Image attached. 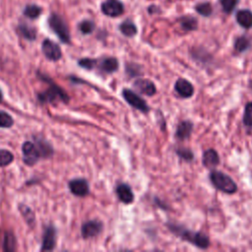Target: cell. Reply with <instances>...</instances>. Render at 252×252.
<instances>
[{
    "mask_svg": "<svg viewBox=\"0 0 252 252\" xmlns=\"http://www.w3.org/2000/svg\"><path fill=\"white\" fill-rule=\"evenodd\" d=\"M167 226L175 235H177L178 237L182 238L183 240L188 241L191 244H193L201 249H206L210 246L209 237L202 232L192 231V230H189L186 227H183L178 224L168 223Z\"/></svg>",
    "mask_w": 252,
    "mask_h": 252,
    "instance_id": "6da1fadb",
    "label": "cell"
},
{
    "mask_svg": "<svg viewBox=\"0 0 252 252\" xmlns=\"http://www.w3.org/2000/svg\"><path fill=\"white\" fill-rule=\"evenodd\" d=\"M210 179H211L212 184L217 189H219L224 193L233 194L237 190V185L235 184L233 179L221 171L213 170L210 173Z\"/></svg>",
    "mask_w": 252,
    "mask_h": 252,
    "instance_id": "7a4b0ae2",
    "label": "cell"
},
{
    "mask_svg": "<svg viewBox=\"0 0 252 252\" xmlns=\"http://www.w3.org/2000/svg\"><path fill=\"white\" fill-rule=\"evenodd\" d=\"M48 25L50 27V29L57 34V36L60 38L61 41L65 42V43H69L70 42V33H69V30L68 27L65 23V21L63 20V18L61 16H59L58 14H51L50 17L48 18Z\"/></svg>",
    "mask_w": 252,
    "mask_h": 252,
    "instance_id": "3957f363",
    "label": "cell"
},
{
    "mask_svg": "<svg viewBox=\"0 0 252 252\" xmlns=\"http://www.w3.org/2000/svg\"><path fill=\"white\" fill-rule=\"evenodd\" d=\"M43 80H46L50 84V88L48 90H46L45 92L38 94V98L40 101L47 102V101H54L57 99H60L63 101H68L69 97L62 89H60L57 85L53 84L51 81L47 80V78H43Z\"/></svg>",
    "mask_w": 252,
    "mask_h": 252,
    "instance_id": "277c9868",
    "label": "cell"
},
{
    "mask_svg": "<svg viewBox=\"0 0 252 252\" xmlns=\"http://www.w3.org/2000/svg\"><path fill=\"white\" fill-rule=\"evenodd\" d=\"M22 151H23V157H24L23 160L28 165L34 164L41 157L37 145L30 141H27L23 144Z\"/></svg>",
    "mask_w": 252,
    "mask_h": 252,
    "instance_id": "5b68a950",
    "label": "cell"
},
{
    "mask_svg": "<svg viewBox=\"0 0 252 252\" xmlns=\"http://www.w3.org/2000/svg\"><path fill=\"white\" fill-rule=\"evenodd\" d=\"M122 95L125 98V100L134 108L142 111V112H148L150 110L147 102L136 93L129 89H124L122 91Z\"/></svg>",
    "mask_w": 252,
    "mask_h": 252,
    "instance_id": "8992f818",
    "label": "cell"
},
{
    "mask_svg": "<svg viewBox=\"0 0 252 252\" xmlns=\"http://www.w3.org/2000/svg\"><path fill=\"white\" fill-rule=\"evenodd\" d=\"M101 12L108 17H119L124 13V4L120 0H104L100 6Z\"/></svg>",
    "mask_w": 252,
    "mask_h": 252,
    "instance_id": "52a82bcc",
    "label": "cell"
},
{
    "mask_svg": "<svg viewBox=\"0 0 252 252\" xmlns=\"http://www.w3.org/2000/svg\"><path fill=\"white\" fill-rule=\"evenodd\" d=\"M41 47L45 57L51 61H57L62 56V52L59 45L54 41L50 40L49 38H46L43 40Z\"/></svg>",
    "mask_w": 252,
    "mask_h": 252,
    "instance_id": "ba28073f",
    "label": "cell"
},
{
    "mask_svg": "<svg viewBox=\"0 0 252 252\" xmlns=\"http://www.w3.org/2000/svg\"><path fill=\"white\" fill-rule=\"evenodd\" d=\"M102 229V223L98 220H88L82 225V235L84 238H92L100 233Z\"/></svg>",
    "mask_w": 252,
    "mask_h": 252,
    "instance_id": "9c48e42d",
    "label": "cell"
},
{
    "mask_svg": "<svg viewBox=\"0 0 252 252\" xmlns=\"http://www.w3.org/2000/svg\"><path fill=\"white\" fill-rule=\"evenodd\" d=\"M69 189L74 195L79 197L87 196L90 191L88 181L83 178H77V179L71 180L69 182Z\"/></svg>",
    "mask_w": 252,
    "mask_h": 252,
    "instance_id": "30bf717a",
    "label": "cell"
},
{
    "mask_svg": "<svg viewBox=\"0 0 252 252\" xmlns=\"http://www.w3.org/2000/svg\"><path fill=\"white\" fill-rule=\"evenodd\" d=\"M56 243V231L55 228L52 226L46 227L44 234H43V240H42V246L40 248L41 251H50L53 250Z\"/></svg>",
    "mask_w": 252,
    "mask_h": 252,
    "instance_id": "8fae6325",
    "label": "cell"
},
{
    "mask_svg": "<svg viewBox=\"0 0 252 252\" xmlns=\"http://www.w3.org/2000/svg\"><path fill=\"white\" fill-rule=\"evenodd\" d=\"M134 87L143 94H147L149 96L155 94L157 93V89L155 84L149 79H137L134 82Z\"/></svg>",
    "mask_w": 252,
    "mask_h": 252,
    "instance_id": "7c38bea8",
    "label": "cell"
},
{
    "mask_svg": "<svg viewBox=\"0 0 252 252\" xmlns=\"http://www.w3.org/2000/svg\"><path fill=\"white\" fill-rule=\"evenodd\" d=\"M175 91L177 92V94L181 96V97H190L193 95L194 93V88L192 86V84L190 82H188L185 79H178L175 83Z\"/></svg>",
    "mask_w": 252,
    "mask_h": 252,
    "instance_id": "4fadbf2b",
    "label": "cell"
},
{
    "mask_svg": "<svg viewBox=\"0 0 252 252\" xmlns=\"http://www.w3.org/2000/svg\"><path fill=\"white\" fill-rule=\"evenodd\" d=\"M116 194L121 202L124 204H130L134 201V194L131 187L128 184L120 183L116 186Z\"/></svg>",
    "mask_w": 252,
    "mask_h": 252,
    "instance_id": "5bb4252c",
    "label": "cell"
},
{
    "mask_svg": "<svg viewBox=\"0 0 252 252\" xmlns=\"http://www.w3.org/2000/svg\"><path fill=\"white\" fill-rule=\"evenodd\" d=\"M236 22L244 29L252 28V12L248 9L238 10L235 14Z\"/></svg>",
    "mask_w": 252,
    "mask_h": 252,
    "instance_id": "9a60e30c",
    "label": "cell"
},
{
    "mask_svg": "<svg viewBox=\"0 0 252 252\" xmlns=\"http://www.w3.org/2000/svg\"><path fill=\"white\" fill-rule=\"evenodd\" d=\"M220 163V158L218 153L214 149L207 150L203 155V164L206 167L213 168Z\"/></svg>",
    "mask_w": 252,
    "mask_h": 252,
    "instance_id": "2e32d148",
    "label": "cell"
},
{
    "mask_svg": "<svg viewBox=\"0 0 252 252\" xmlns=\"http://www.w3.org/2000/svg\"><path fill=\"white\" fill-rule=\"evenodd\" d=\"M192 130H193V124L190 121H188V120L181 121L177 125L176 138H178L179 140H185L190 137Z\"/></svg>",
    "mask_w": 252,
    "mask_h": 252,
    "instance_id": "e0dca14e",
    "label": "cell"
},
{
    "mask_svg": "<svg viewBox=\"0 0 252 252\" xmlns=\"http://www.w3.org/2000/svg\"><path fill=\"white\" fill-rule=\"evenodd\" d=\"M118 61L115 57L103 58L99 63V68L105 73H113L118 69Z\"/></svg>",
    "mask_w": 252,
    "mask_h": 252,
    "instance_id": "ac0fdd59",
    "label": "cell"
},
{
    "mask_svg": "<svg viewBox=\"0 0 252 252\" xmlns=\"http://www.w3.org/2000/svg\"><path fill=\"white\" fill-rule=\"evenodd\" d=\"M178 22L180 24V27L185 32L195 31L198 28V21L195 17L192 16H183L178 19Z\"/></svg>",
    "mask_w": 252,
    "mask_h": 252,
    "instance_id": "d6986e66",
    "label": "cell"
},
{
    "mask_svg": "<svg viewBox=\"0 0 252 252\" xmlns=\"http://www.w3.org/2000/svg\"><path fill=\"white\" fill-rule=\"evenodd\" d=\"M119 31L122 34H124L127 37H132L138 32L136 25L130 19H127L120 24Z\"/></svg>",
    "mask_w": 252,
    "mask_h": 252,
    "instance_id": "ffe728a7",
    "label": "cell"
},
{
    "mask_svg": "<svg viewBox=\"0 0 252 252\" xmlns=\"http://www.w3.org/2000/svg\"><path fill=\"white\" fill-rule=\"evenodd\" d=\"M18 30H19V32L29 40H33L36 37V30L33 27L27 25L26 23L20 24L18 27Z\"/></svg>",
    "mask_w": 252,
    "mask_h": 252,
    "instance_id": "44dd1931",
    "label": "cell"
},
{
    "mask_svg": "<svg viewBox=\"0 0 252 252\" xmlns=\"http://www.w3.org/2000/svg\"><path fill=\"white\" fill-rule=\"evenodd\" d=\"M251 46V40L246 35L238 36L234 41V50L238 53L246 51Z\"/></svg>",
    "mask_w": 252,
    "mask_h": 252,
    "instance_id": "7402d4cb",
    "label": "cell"
},
{
    "mask_svg": "<svg viewBox=\"0 0 252 252\" xmlns=\"http://www.w3.org/2000/svg\"><path fill=\"white\" fill-rule=\"evenodd\" d=\"M195 11L203 17H210L213 14L214 9L210 2L204 1V2H199L195 5Z\"/></svg>",
    "mask_w": 252,
    "mask_h": 252,
    "instance_id": "603a6c76",
    "label": "cell"
},
{
    "mask_svg": "<svg viewBox=\"0 0 252 252\" xmlns=\"http://www.w3.org/2000/svg\"><path fill=\"white\" fill-rule=\"evenodd\" d=\"M41 13V8L36 5H28L24 10V15L30 19H36Z\"/></svg>",
    "mask_w": 252,
    "mask_h": 252,
    "instance_id": "cb8c5ba5",
    "label": "cell"
},
{
    "mask_svg": "<svg viewBox=\"0 0 252 252\" xmlns=\"http://www.w3.org/2000/svg\"><path fill=\"white\" fill-rule=\"evenodd\" d=\"M239 0H220L222 11L225 14H230L233 12L235 7L237 6Z\"/></svg>",
    "mask_w": 252,
    "mask_h": 252,
    "instance_id": "d4e9b609",
    "label": "cell"
},
{
    "mask_svg": "<svg viewBox=\"0 0 252 252\" xmlns=\"http://www.w3.org/2000/svg\"><path fill=\"white\" fill-rule=\"evenodd\" d=\"M79 30L83 34L92 33L94 30V23L91 20H84L79 24Z\"/></svg>",
    "mask_w": 252,
    "mask_h": 252,
    "instance_id": "484cf974",
    "label": "cell"
},
{
    "mask_svg": "<svg viewBox=\"0 0 252 252\" xmlns=\"http://www.w3.org/2000/svg\"><path fill=\"white\" fill-rule=\"evenodd\" d=\"M14 159V156L7 150H0V166L9 165Z\"/></svg>",
    "mask_w": 252,
    "mask_h": 252,
    "instance_id": "4316f807",
    "label": "cell"
},
{
    "mask_svg": "<svg viewBox=\"0 0 252 252\" xmlns=\"http://www.w3.org/2000/svg\"><path fill=\"white\" fill-rule=\"evenodd\" d=\"M16 249V239L11 232H7L4 240V250L5 251H14Z\"/></svg>",
    "mask_w": 252,
    "mask_h": 252,
    "instance_id": "83f0119b",
    "label": "cell"
},
{
    "mask_svg": "<svg viewBox=\"0 0 252 252\" xmlns=\"http://www.w3.org/2000/svg\"><path fill=\"white\" fill-rule=\"evenodd\" d=\"M243 122L246 126L252 127V101L248 102L245 105L244 115H243Z\"/></svg>",
    "mask_w": 252,
    "mask_h": 252,
    "instance_id": "f1b7e54d",
    "label": "cell"
},
{
    "mask_svg": "<svg viewBox=\"0 0 252 252\" xmlns=\"http://www.w3.org/2000/svg\"><path fill=\"white\" fill-rule=\"evenodd\" d=\"M14 121L11 115L4 111H0V127L2 128H9L13 125Z\"/></svg>",
    "mask_w": 252,
    "mask_h": 252,
    "instance_id": "f546056e",
    "label": "cell"
},
{
    "mask_svg": "<svg viewBox=\"0 0 252 252\" xmlns=\"http://www.w3.org/2000/svg\"><path fill=\"white\" fill-rule=\"evenodd\" d=\"M20 211L22 212V215L23 217L25 218V220L29 222V223H32L34 221V217H33V214H32V211L26 205H21L20 206Z\"/></svg>",
    "mask_w": 252,
    "mask_h": 252,
    "instance_id": "4dcf8cb0",
    "label": "cell"
},
{
    "mask_svg": "<svg viewBox=\"0 0 252 252\" xmlns=\"http://www.w3.org/2000/svg\"><path fill=\"white\" fill-rule=\"evenodd\" d=\"M177 155L184 160H187V161H190L194 158V155L193 153L189 150V149H185V148H179L177 149L176 151Z\"/></svg>",
    "mask_w": 252,
    "mask_h": 252,
    "instance_id": "1f68e13d",
    "label": "cell"
},
{
    "mask_svg": "<svg viewBox=\"0 0 252 252\" xmlns=\"http://www.w3.org/2000/svg\"><path fill=\"white\" fill-rule=\"evenodd\" d=\"M96 60L95 59H92V58H82L81 60H79L78 64L85 68V69H88V70H91L93 69L95 65H96Z\"/></svg>",
    "mask_w": 252,
    "mask_h": 252,
    "instance_id": "d6a6232c",
    "label": "cell"
},
{
    "mask_svg": "<svg viewBox=\"0 0 252 252\" xmlns=\"http://www.w3.org/2000/svg\"><path fill=\"white\" fill-rule=\"evenodd\" d=\"M139 71V66L136 64H128L127 65V73L130 74V76H137L138 74H140L141 72Z\"/></svg>",
    "mask_w": 252,
    "mask_h": 252,
    "instance_id": "836d02e7",
    "label": "cell"
},
{
    "mask_svg": "<svg viewBox=\"0 0 252 252\" xmlns=\"http://www.w3.org/2000/svg\"><path fill=\"white\" fill-rule=\"evenodd\" d=\"M148 12L150 13V14H155V13H159L160 12V9H159V7H158L157 5H151V6H149V8H148Z\"/></svg>",
    "mask_w": 252,
    "mask_h": 252,
    "instance_id": "e575fe53",
    "label": "cell"
},
{
    "mask_svg": "<svg viewBox=\"0 0 252 252\" xmlns=\"http://www.w3.org/2000/svg\"><path fill=\"white\" fill-rule=\"evenodd\" d=\"M2 100V92H1V90H0V101Z\"/></svg>",
    "mask_w": 252,
    "mask_h": 252,
    "instance_id": "d590c367",
    "label": "cell"
},
{
    "mask_svg": "<svg viewBox=\"0 0 252 252\" xmlns=\"http://www.w3.org/2000/svg\"><path fill=\"white\" fill-rule=\"evenodd\" d=\"M249 87L252 89V80L249 82Z\"/></svg>",
    "mask_w": 252,
    "mask_h": 252,
    "instance_id": "8d00e7d4",
    "label": "cell"
}]
</instances>
